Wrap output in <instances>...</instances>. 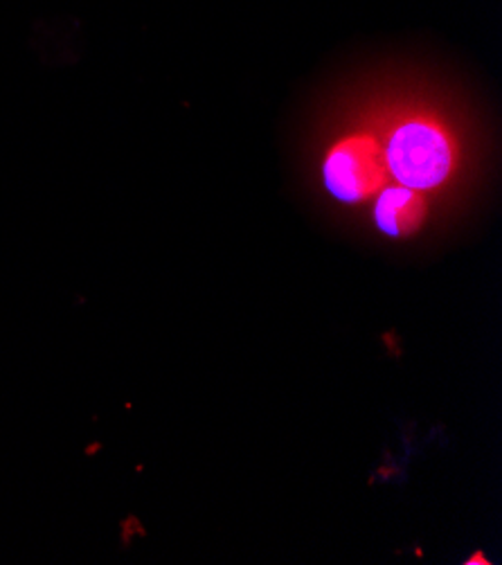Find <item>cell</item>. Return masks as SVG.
Here are the masks:
<instances>
[{"instance_id": "6da1fadb", "label": "cell", "mask_w": 502, "mask_h": 565, "mask_svg": "<svg viewBox=\"0 0 502 565\" xmlns=\"http://www.w3.org/2000/svg\"><path fill=\"white\" fill-rule=\"evenodd\" d=\"M387 174L395 183L430 194L451 181L458 167L453 131L428 113L395 120L381 138Z\"/></svg>"}, {"instance_id": "7a4b0ae2", "label": "cell", "mask_w": 502, "mask_h": 565, "mask_svg": "<svg viewBox=\"0 0 502 565\" xmlns=\"http://www.w3.org/2000/svg\"><path fill=\"white\" fill-rule=\"evenodd\" d=\"M322 185L345 205L372 201L389 181L381 138L372 131H352L331 142L322 158Z\"/></svg>"}, {"instance_id": "3957f363", "label": "cell", "mask_w": 502, "mask_h": 565, "mask_svg": "<svg viewBox=\"0 0 502 565\" xmlns=\"http://www.w3.org/2000/svg\"><path fill=\"white\" fill-rule=\"evenodd\" d=\"M372 201L376 231L389 239H408L417 235L428 218L426 194L399 183L385 185Z\"/></svg>"}]
</instances>
